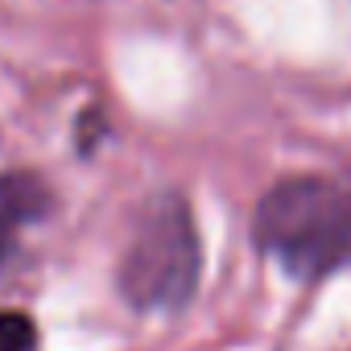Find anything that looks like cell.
<instances>
[{
	"label": "cell",
	"instance_id": "obj_1",
	"mask_svg": "<svg viewBox=\"0 0 351 351\" xmlns=\"http://www.w3.org/2000/svg\"><path fill=\"white\" fill-rule=\"evenodd\" d=\"M256 244L289 277L318 281L351 261V186L289 178L261 199Z\"/></svg>",
	"mask_w": 351,
	"mask_h": 351
},
{
	"label": "cell",
	"instance_id": "obj_2",
	"mask_svg": "<svg viewBox=\"0 0 351 351\" xmlns=\"http://www.w3.org/2000/svg\"><path fill=\"white\" fill-rule=\"evenodd\" d=\"M199 281V236L191 207L161 195L145 207L120 265V289L136 310H178Z\"/></svg>",
	"mask_w": 351,
	"mask_h": 351
},
{
	"label": "cell",
	"instance_id": "obj_3",
	"mask_svg": "<svg viewBox=\"0 0 351 351\" xmlns=\"http://www.w3.org/2000/svg\"><path fill=\"white\" fill-rule=\"evenodd\" d=\"M46 211V195L29 178H0V265L17 248V232Z\"/></svg>",
	"mask_w": 351,
	"mask_h": 351
},
{
	"label": "cell",
	"instance_id": "obj_4",
	"mask_svg": "<svg viewBox=\"0 0 351 351\" xmlns=\"http://www.w3.org/2000/svg\"><path fill=\"white\" fill-rule=\"evenodd\" d=\"M0 351H34V322L25 314L0 310Z\"/></svg>",
	"mask_w": 351,
	"mask_h": 351
}]
</instances>
